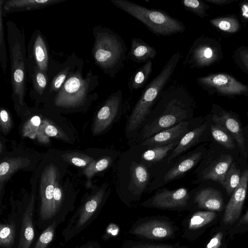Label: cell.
Returning <instances> with one entry per match:
<instances>
[{"label":"cell","instance_id":"obj_26","mask_svg":"<svg viewBox=\"0 0 248 248\" xmlns=\"http://www.w3.org/2000/svg\"><path fill=\"white\" fill-rule=\"evenodd\" d=\"M28 78L31 83L30 96L37 102L42 101L47 88L48 75L35 68H28Z\"/></svg>","mask_w":248,"mask_h":248},{"label":"cell","instance_id":"obj_16","mask_svg":"<svg viewBox=\"0 0 248 248\" xmlns=\"http://www.w3.org/2000/svg\"><path fill=\"white\" fill-rule=\"evenodd\" d=\"M208 39L199 38L193 43L184 62L190 68H201L210 64L215 59V50Z\"/></svg>","mask_w":248,"mask_h":248},{"label":"cell","instance_id":"obj_25","mask_svg":"<svg viewBox=\"0 0 248 248\" xmlns=\"http://www.w3.org/2000/svg\"><path fill=\"white\" fill-rule=\"evenodd\" d=\"M194 201L202 208L214 211H220L222 209L221 194L219 191L212 188H203L197 192Z\"/></svg>","mask_w":248,"mask_h":248},{"label":"cell","instance_id":"obj_17","mask_svg":"<svg viewBox=\"0 0 248 248\" xmlns=\"http://www.w3.org/2000/svg\"><path fill=\"white\" fill-rule=\"evenodd\" d=\"M248 184V170L242 173L238 186L233 192L226 207L223 221L226 224H232L239 218L247 194Z\"/></svg>","mask_w":248,"mask_h":248},{"label":"cell","instance_id":"obj_13","mask_svg":"<svg viewBox=\"0 0 248 248\" xmlns=\"http://www.w3.org/2000/svg\"><path fill=\"white\" fill-rule=\"evenodd\" d=\"M123 93L121 89L111 93L99 109L93 125V133L97 135L110 126L121 112Z\"/></svg>","mask_w":248,"mask_h":248},{"label":"cell","instance_id":"obj_29","mask_svg":"<svg viewBox=\"0 0 248 248\" xmlns=\"http://www.w3.org/2000/svg\"><path fill=\"white\" fill-rule=\"evenodd\" d=\"M232 161V158L231 155H225L214 165L204 170L202 172L200 180H212L222 185L225 175L230 168Z\"/></svg>","mask_w":248,"mask_h":248},{"label":"cell","instance_id":"obj_44","mask_svg":"<svg viewBox=\"0 0 248 248\" xmlns=\"http://www.w3.org/2000/svg\"><path fill=\"white\" fill-rule=\"evenodd\" d=\"M45 131L48 136L50 137H54L56 136L58 133V131L56 127L51 125H49L46 126Z\"/></svg>","mask_w":248,"mask_h":248},{"label":"cell","instance_id":"obj_42","mask_svg":"<svg viewBox=\"0 0 248 248\" xmlns=\"http://www.w3.org/2000/svg\"><path fill=\"white\" fill-rule=\"evenodd\" d=\"M130 248H176L175 246L168 245H156L148 244H135Z\"/></svg>","mask_w":248,"mask_h":248},{"label":"cell","instance_id":"obj_7","mask_svg":"<svg viewBox=\"0 0 248 248\" xmlns=\"http://www.w3.org/2000/svg\"><path fill=\"white\" fill-rule=\"evenodd\" d=\"M204 151L197 148L178 156L171 162L162 164L154 169H157L152 175V181L147 191L150 192L160 188L167 184L184 176L201 160Z\"/></svg>","mask_w":248,"mask_h":248},{"label":"cell","instance_id":"obj_20","mask_svg":"<svg viewBox=\"0 0 248 248\" xmlns=\"http://www.w3.org/2000/svg\"><path fill=\"white\" fill-rule=\"evenodd\" d=\"M66 0H0V10L3 16L14 12L33 11L58 4Z\"/></svg>","mask_w":248,"mask_h":248},{"label":"cell","instance_id":"obj_31","mask_svg":"<svg viewBox=\"0 0 248 248\" xmlns=\"http://www.w3.org/2000/svg\"><path fill=\"white\" fill-rule=\"evenodd\" d=\"M27 161L23 158L16 157L8 159L1 162L0 164V191H1L3 183L17 169L23 168Z\"/></svg>","mask_w":248,"mask_h":248},{"label":"cell","instance_id":"obj_35","mask_svg":"<svg viewBox=\"0 0 248 248\" xmlns=\"http://www.w3.org/2000/svg\"><path fill=\"white\" fill-rule=\"evenodd\" d=\"M217 215L211 211H198L195 213L190 218L188 224L190 230L199 229L213 220Z\"/></svg>","mask_w":248,"mask_h":248},{"label":"cell","instance_id":"obj_4","mask_svg":"<svg viewBox=\"0 0 248 248\" xmlns=\"http://www.w3.org/2000/svg\"><path fill=\"white\" fill-rule=\"evenodd\" d=\"M92 55L94 63L106 75L114 78L123 68L127 48L121 36L110 29L95 25Z\"/></svg>","mask_w":248,"mask_h":248},{"label":"cell","instance_id":"obj_45","mask_svg":"<svg viewBox=\"0 0 248 248\" xmlns=\"http://www.w3.org/2000/svg\"><path fill=\"white\" fill-rule=\"evenodd\" d=\"M78 248H101L99 244L95 242L89 241L85 244L82 245Z\"/></svg>","mask_w":248,"mask_h":248},{"label":"cell","instance_id":"obj_21","mask_svg":"<svg viewBox=\"0 0 248 248\" xmlns=\"http://www.w3.org/2000/svg\"><path fill=\"white\" fill-rule=\"evenodd\" d=\"M133 234L151 239H162L172 235L174 232L168 222L158 220L143 222L133 230Z\"/></svg>","mask_w":248,"mask_h":248},{"label":"cell","instance_id":"obj_1","mask_svg":"<svg viewBox=\"0 0 248 248\" xmlns=\"http://www.w3.org/2000/svg\"><path fill=\"white\" fill-rule=\"evenodd\" d=\"M192 97L182 86L163 91L133 142L141 144L154 135L192 119Z\"/></svg>","mask_w":248,"mask_h":248},{"label":"cell","instance_id":"obj_28","mask_svg":"<svg viewBox=\"0 0 248 248\" xmlns=\"http://www.w3.org/2000/svg\"><path fill=\"white\" fill-rule=\"evenodd\" d=\"M213 120L229 131L236 140L242 152L245 151L244 138L238 122L228 113L223 112L220 116L214 115Z\"/></svg>","mask_w":248,"mask_h":248},{"label":"cell","instance_id":"obj_32","mask_svg":"<svg viewBox=\"0 0 248 248\" xmlns=\"http://www.w3.org/2000/svg\"><path fill=\"white\" fill-rule=\"evenodd\" d=\"M240 172L234 163L232 164L225 175L222 185L229 195L232 194L240 181Z\"/></svg>","mask_w":248,"mask_h":248},{"label":"cell","instance_id":"obj_19","mask_svg":"<svg viewBox=\"0 0 248 248\" xmlns=\"http://www.w3.org/2000/svg\"><path fill=\"white\" fill-rule=\"evenodd\" d=\"M129 172L128 188L130 191L137 195L147 191L152 179L150 169L139 159L138 161L132 160L129 167Z\"/></svg>","mask_w":248,"mask_h":248},{"label":"cell","instance_id":"obj_12","mask_svg":"<svg viewBox=\"0 0 248 248\" xmlns=\"http://www.w3.org/2000/svg\"><path fill=\"white\" fill-rule=\"evenodd\" d=\"M51 60L46 39L40 31H35L27 46V68H35L47 74Z\"/></svg>","mask_w":248,"mask_h":248},{"label":"cell","instance_id":"obj_24","mask_svg":"<svg viewBox=\"0 0 248 248\" xmlns=\"http://www.w3.org/2000/svg\"><path fill=\"white\" fill-rule=\"evenodd\" d=\"M19 218L14 208L7 221L0 224V247L1 248H16L19 235Z\"/></svg>","mask_w":248,"mask_h":248},{"label":"cell","instance_id":"obj_6","mask_svg":"<svg viewBox=\"0 0 248 248\" xmlns=\"http://www.w3.org/2000/svg\"><path fill=\"white\" fill-rule=\"evenodd\" d=\"M118 8L131 16L158 36H170L185 31L184 23L163 10L149 9L128 0H110Z\"/></svg>","mask_w":248,"mask_h":248},{"label":"cell","instance_id":"obj_11","mask_svg":"<svg viewBox=\"0 0 248 248\" xmlns=\"http://www.w3.org/2000/svg\"><path fill=\"white\" fill-rule=\"evenodd\" d=\"M191 199L188 189L181 187L174 190L159 188L155 194L142 203L144 206L165 209H185Z\"/></svg>","mask_w":248,"mask_h":248},{"label":"cell","instance_id":"obj_2","mask_svg":"<svg viewBox=\"0 0 248 248\" xmlns=\"http://www.w3.org/2000/svg\"><path fill=\"white\" fill-rule=\"evenodd\" d=\"M84 62L68 76L57 93L46 102L54 108L76 109L85 107L98 97V77L89 70L83 74Z\"/></svg>","mask_w":248,"mask_h":248},{"label":"cell","instance_id":"obj_23","mask_svg":"<svg viewBox=\"0 0 248 248\" xmlns=\"http://www.w3.org/2000/svg\"><path fill=\"white\" fill-rule=\"evenodd\" d=\"M179 141L165 146L150 148L145 147V150L139 155L138 159L150 170L156 167L166 161Z\"/></svg>","mask_w":248,"mask_h":248},{"label":"cell","instance_id":"obj_49","mask_svg":"<svg viewBox=\"0 0 248 248\" xmlns=\"http://www.w3.org/2000/svg\"><path fill=\"white\" fill-rule=\"evenodd\" d=\"M206 1L211 3H218V4H224V3H229V1L228 0H206Z\"/></svg>","mask_w":248,"mask_h":248},{"label":"cell","instance_id":"obj_33","mask_svg":"<svg viewBox=\"0 0 248 248\" xmlns=\"http://www.w3.org/2000/svg\"><path fill=\"white\" fill-rule=\"evenodd\" d=\"M118 155L111 156H105L97 161H93L85 169L84 172L88 178H91L95 174L107 169L112 164Z\"/></svg>","mask_w":248,"mask_h":248},{"label":"cell","instance_id":"obj_15","mask_svg":"<svg viewBox=\"0 0 248 248\" xmlns=\"http://www.w3.org/2000/svg\"><path fill=\"white\" fill-rule=\"evenodd\" d=\"M192 118L163 130L145 140L140 145L147 148L165 146L180 140L188 131L195 128Z\"/></svg>","mask_w":248,"mask_h":248},{"label":"cell","instance_id":"obj_14","mask_svg":"<svg viewBox=\"0 0 248 248\" xmlns=\"http://www.w3.org/2000/svg\"><path fill=\"white\" fill-rule=\"evenodd\" d=\"M199 84L207 91H217L226 95L240 94L248 88L232 77L226 74H212L197 78Z\"/></svg>","mask_w":248,"mask_h":248},{"label":"cell","instance_id":"obj_22","mask_svg":"<svg viewBox=\"0 0 248 248\" xmlns=\"http://www.w3.org/2000/svg\"><path fill=\"white\" fill-rule=\"evenodd\" d=\"M206 130L207 125L203 124L188 131L179 140L170 155L162 164L171 162L178 156L187 152L192 147L199 144L203 140Z\"/></svg>","mask_w":248,"mask_h":248},{"label":"cell","instance_id":"obj_39","mask_svg":"<svg viewBox=\"0 0 248 248\" xmlns=\"http://www.w3.org/2000/svg\"><path fill=\"white\" fill-rule=\"evenodd\" d=\"M1 11L0 10V62L1 68L6 73L7 68L8 56L6 51V43L4 37V25Z\"/></svg>","mask_w":248,"mask_h":248},{"label":"cell","instance_id":"obj_3","mask_svg":"<svg viewBox=\"0 0 248 248\" xmlns=\"http://www.w3.org/2000/svg\"><path fill=\"white\" fill-rule=\"evenodd\" d=\"M181 57L174 53L160 73L145 87L133 107L125 127L126 137L134 141L151 109L160 97Z\"/></svg>","mask_w":248,"mask_h":248},{"label":"cell","instance_id":"obj_41","mask_svg":"<svg viewBox=\"0 0 248 248\" xmlns=\"http://www.w3.org/2000/svg\"><path fill=\"white\" fill-rule=\"evenodd\" d=\"M222 233L221 232L216 234L209 241L205 248H219L221 245Z\"/></svg>","mask_w":248,"mask_h":248},{"label":"cell","instance_id":"obj_34","mask_svg":"<svg viewBox=\"0 0 248 248\" xmlns=\"http://www.w3.org/2000/svg\"><path fill=\"white\" fill-rule=\"evenodd\" d=\"M210 129L212 135L217 141L228 149L234 148L233 139L225 128L221 125L212 124Z\"/></svg>","mask_w":248,"mask_h":248},{"label":"cell","instance_id":"obj_50","mask_svg":"<svg viewBox=\"0 0 248 248\" xmlns=\"http://www.w3.org/2000/svg\"><path fill=\"white\" fill-rule=\"evenodd\" d=\"M248 223V210L246 215L242 218L239 223Z\"/></svg>","mask_w":248,"mask_h":248},{"label":"cell","instance_id":"obj_47","mask_svg":"<svg viewBox=\"0 0 248 248\" xmlns=\"http://www.w3.org/2000/svg\"><path fill=\"white\" fill-rule=\"evenodd\" d=\"M241 10L243 16L248 18V3L243 4L241 7Z\"/></svg>","mask_w":248,"mask_h":248},{"label":"cell","instance_id":"obj_5","mask_svg":"<svg viewBox=\"0 0 248 248\" xmlns=\"http://www.w3.org/2000/svg\"><path fill=\"white\" fill-rule=\"evenodd\" d=\"M10 62L12 97L18 108L25 105L28 68L27 49L23 28L11 20L6 22Z\"/></svg>","mask_w":248,"mask_h":248},{"label":"cell","instance_id":"obj_9","mask_svg":"<svg viewBox=\"0 0 248 248\" xmlns=\"http://www.w3.org/2000/svg\"><path fill=\"white\" fill-rule=\"evenodd\" d=\"M56 168L50 165L43 171L40 182V206L37 225L40 228L53 221L55 184L58 178Z\"/></svg>","mask_w":248,"mask_h":248},{"label":"cell","instance_id":"obj_40","mask_svg":"<svg viewBox=\"0 0 248 248\" xmlns=\"http://www.w3.org/2000/svg\"><path fill=\"white\" fill-rule=\"evenodd\" d=\"M0 126L3 132L7 133L11 127V119L8 112L4 108H2L0 113Z\"/></svg>","mask_w":248,"mask_h":248},{"label":"cell","instance_id":"obj_37","mask_svg":"<svg viewBox=\"0 0 248 248\" xmlns=\"http://www.w3.org/2000/svg\"><path fill=\"white\" fill-rule=\"evenodd\" d=\"M210 22L221 30L229 32H235L239 28L237 20L232 17L213 19Z\"/></svg>","mask_w":248,"mask_h":248},{"label":"cell","instance_id":"obj_36","mask_svg":"<svg viewBox=\"0 0 248 248\" xmlns=\"http://www.w3.org/2000/svg\"><path fill=\"white\" fill-rule=\"evenodd\" d=\"M58 225L55 221L48 225L39 236L33 248H47L54 238Z\"/></svg>","mask_w":248,"mask_h":248},{"label":"cell","instance_id":"obj_46","mask_svg":"<svg viewBox=\"0 0 248 248\" xmlns=\"http://www.w3.org/2000/svg\"><path fill=\"white\" fill-rule=\"evenodd\" d=\"M241 57L244 65L248 69V51L246 50L244 52H242Z\"/></svg>","mask_w":248,"mask_h":248},{"label":"cell","instance_id":"obj_18","mask_svg":"<svg viewBox=\"0 0 248 248\" xmlns=\"http://www.w3.org/2000/svg\"><path fill=\"white\" fill-rule=\"evenodd\" d=\"M34 197L32 196L28 205L22 211L18 210L19 231L16 248H30L35 237L33 222Z\"/></svg>","mask_w":248,"mask_h":248},{"label":"cell","instance_id":"obj_10","mask_svg":"<svg viewBox=\"0 0 248 248\" xmlns=\"http://www.w3.org/2000/svg\"><path fill=\"white\" fill-rule=\"evenodd\" d=\"M83 62L82 59L75 53L68 56L61 62L52 59L47 73V88L42 101L46 102L54 96L60 90L68 76Z\"/></svg>","mask_w":248,"mask_h":248},{"label":"cell","instance_id":"obj_8","mask_svg":"<svg viewBox=\"0 0 248 248\" xmlns=\"http://www.w3.org/2000/svg\"><path fill=\"white\" fill-rule=\"evenodd\" d=\"M107 187L106 185L102 186L77 209L62 232L65 242L79 233L96 218L106 199Z\"/></svg>","mask_w":248,"mask_h":248},{"label":"cell","instance_id":"obj_38","mask_svg":"<svg viewBox=\"0 0 248 248\" xmlns=\"http://www.w3.org/2000/svg\"><path fill=\"white\" fill-rule=\"evenodd\" d=\"M181 3L184 9L203 18L207 5L202 1L199 0H182Z\"/></svg>","mask_w":248,"mask_h":248},{"label":"cell","instance_id":"obj_48","mask_svg":"<svg viewBox=\"0 0 248 248\" xmlns=\"http://www.w3.org/2000/svg\"><path fill=\"white\" fill-rule=\"evenodd\" d=\"M31 121L34 125L38 126L40 124L41 120L39 116H34L31 118Z\"/></svg>","mask_w":248,"mask_h":248},{"label":"cell","instance_id":"obj_30","mask_svg":"<svg viewBox=\"0 0 248 248\" xmlns=\"http://www.w3.org/2000/svg\"><path fill=\"white\" fill-rule=\"evenodd\" d=\"M153 62L150 60L140 67L131 77L128 83L130 91L137 90L146 83L152 73Z\"/></svg>","mask_w":248,"mask_h":248},{"label":"cell","instance_id":"obj_43","mask_svg":"<svg viewBox=\"0 0 248 248\" xmlns=\"http://www.w3.org/2000/svg\"><path fill=\"white\" fill-rule=\"evenodd\" d=\"M71 162L75 165L78 167H84L86 166L88 163L89 162V161H87L84 159L82 158H80L78 157H73L71 158ZM92 162V161H90Z\"/></svg>","mask_w":248,"mask_h":248},{"label":"cell","instance_id":"obj_27","mask_svg":"<svg viewBox=\"0 0 248 248\" xmlns=\"http://www.w3.org/2000/svg\"><path fill=\"white\" fill-rule=\"evenodd\" d=\"M156 54L155 48L148 45L141 39H132L128 54L133 62L137 63H145L154 59Z\"/></svg>","mask_w":248,"mask_h":248}]
</instances>
